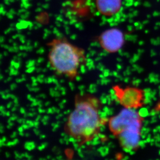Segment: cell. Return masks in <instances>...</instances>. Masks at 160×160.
Returning a JSON list of instances; mask_svg holds the SVG:
<instances>
[{"mask_svg": "<svg viewBox=\"0 0 160 160\" xmlns=\"http://www.w3.org/2000/svg\"><path fill=\"white\" fill-rule=\"evenodd\" d=\"M101 102L91 94H78L75 107L68 116L67 131L80 141H90L100 131L102 123L100 115Z\"/></svg>", "mask_w": 160, "mask_h": 160, "instance_id": "1", "label": "cell"}, {"mask_svg": "<svg viewBox=\"0 0 160 160\" xmlns=\"http://www.w3.org/2000/svg\"><path fill=\"white\" fill-rule=\"evenodd\" d=\"M48 60L50 68L58 76L73 81L86 62L85 50L75 45L66 38H55L47 44Z\"/></svg>", "mask_w": 160, "mask_h": 160, "instance_id": "2", "label": "cell"}, {"mask_svg": "<svg viewBox=\"0 0 160 160\" xmlns=\"http://www.w3.org/2000/svg\"><path fill=\"white\" fill-rule=\"evenodd\" d=\"M142 124V116L138 110L123 108L110 118L109 127L118 138L121 147L125 150L131 151L139 146Z\"/></svg>", "mask_w": 160, "mask_h": 160, "instance_id": "3", "label": "cell"}, {"mask_svg": "<svg viewBox=\"0 0 160 160\" xmlns=\"http://www.w3.org/2000/svg\"><path fill=\"white\" fill-rule=\"evenodd\" d=\"M112 91L117 101L123 108L138 110L145 104L146 93L141 88L116 85L112 87Z\"/></svg>", "mask_w": 160, "mask_h": 160, "instance_id": "4", "label": "cell"}, {"mask_svg": "<svg viewBox=\"0 0 160 160\" xmlns=\"http://www.w3.org/2000/svg\"><path fill=\"white\" fill-rule=\"evenodd\" d=\"M98 42L105 51L109 54H115L124 46L125 35L121 29L112 28L104 31L98 36Z\"/></svg>", "mask_w": 160, "mask_h": 160, "instance_id": "5", "label": "cell"}, {"mask_svg": "<svg viewBox=\"0 0 160 160\" xmlns=\"http://www.w3.org/2000/svg\"><path fill=\"white\" fill-rule=\"evenodd\" d=\"M122 0H96L95 5L99 13L105 17L115 16L122 8Z\"/></svg>", "mask_w": 160, "mask_h": 160, "instance_id": "6", "label": "cell"}]
</instances>
